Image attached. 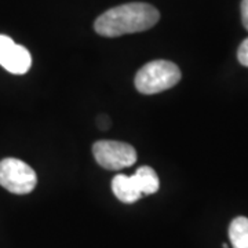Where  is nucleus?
<instances>
[{"label":"nucleus","instance_id":"1","mask_svg":"<svg viewBox=\"0 0 248 248\" xmlns=\"http://www.w3.org/2000/svg\"><path fill=\"white\" fill-rule=\"evenodd\" d=\"M160 19V13L148 3H127L101 14L94 22V29L104 37H117L138 33L153 28Z\"/></svg>","mask_w":248,"mask_h":248},{"label":"nucleus","instance_id":"2","mask_svg":"<svg viewBox=\"0 0 248 248\" xmlns=\"http://www.w3.org/2000/svg\"><path fill=\"white\" fill-rule=\"evenodd\" d=\"M182 78L181 71L174 62L156 60L143 65L135 75V89L141 94L152 95L174 87Z\"/></svg>","mask_w":248,"mask_h":248},{"label":"nucleus","instance_id":"6","mask_svg":"<svg viewBox=\"0 0 248 248\" xmlns=\"http://www.w3.org/2000/svg\"><path fill=\"white\" fill-rule=\"evenodd\" d=\"M112 190L120 202L127 204L135 203L142 197L133 177H128L124 174H117L112 179Z\"/></svg>","mask_w":248,"mask_h":248},{"label":"nucleus","instance_id":"9","mask_svg":"<svg viewBox=\"0 0 248 248\" xmlns=\"http://www.w3.org/2000/svg\"><path fill=\"white\" fill-rule=\"evenodd\" d=\"M237 58L241 65L248 68V37L240 45L239 50H237Z\"/></svg>","mask_w":248,"mask_h":248},{"label":"nucleus","instance_id":"3","mask_svg":"<svg viewBox=\"0 0 248 248\" xmlns=\"http://www.w3.org/2000/svg\"><path fill=\"white\" fill-rule=\"evenodd\" d=\"M0 185L10 193L28 195L37 185V175L25 161L7 157L0 161Z\"/></svg>","mask_w":248,"mask_h":248},{"label":"nucleus","instance_id":"7","mask_svg":"<svg viewBox=\"0 0 248 248\" xmlns=\"http://www.w3.org/2000/svg\"><path fill=\"white\" fill-rule=\"evenodd\" d=\"M131 177H133L138 190L141 192V195H153L159 190V177L152 167L142 166L135 171V174Z\"/></svg>","mask_w":248,"mask_h":248},{"label":"nucleus","instance_id":"5","mask_svg":"<svg viewBox=\"0 0 248 248\" xmlns=\"http://www.w3.org/2000/svg\"><path fill=\"white\" fill-rule=\"evenodd\" d=\"M0 66L13 75H25L32 66V55L11 37L0 35Z\"/></svg>","mask_w":248,"mask_h":248},{"label":"nucleus","instance_id":"8","mask_svg":"<svg viewBox=\"0 0 248 248\" xmlns=\"http://www.w3.org/2000/svg\"><path fill=\"white\" fill-rule=\"evenodd\" d=\"M229 239L233 248H248V218L237 217L231 222Z\"/></svg>","mask_w":248,"mask_h":248},{"label":"nucleus","instance_id":"10","mask_svg":"<svg viewBox=\"0 0 248 248\" xmlns=\"http://www.w3.org/2000/svg\"><path fill=\"white\" fill-rule=\"evenodd\" d=\"M241 21L244 28L248 31V0L241 1Z\"/></svg>","mask_w":248,"mask_h":248},{"label":"nucleus","instance_id":"4","mask_svg":"<svg viewBox=\"0 0 248 248\" xmlns=\"http://www.w3.org/2000/svg\"><path fill=\"white\" fill-rule=\"evenodd\" d=\"M97 163L107 170L117 171L135 164L137 152L130 143L119 141H98L93 146Z\"/></svg>","mask_w":248,"mask_h":248},{"label":"nucleus","instance_id":"11","mask_svg":"<svg viewBox=\"0 0 248 248\" xmlns=\"http://www.w3.org/2000/svg\"><path fill=\"white\" fill-rule=\"evenodd\" d=\"M222 247H223V248H229V247H228V244H222Z\"/></svg>","mask_w":248,"mask_h":248}]
</instances>
